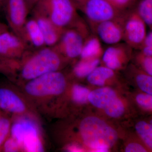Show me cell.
<instances>
[{
	"label": "cell",
	"instance_id": "6da1fadb",
	"mask_svg": "<svg viewBox=\"0 0 152 152\" xmlns=\"http://www.w3.org/2000/svg\"><path fill=\"white\" fill-rule=\"evenodd\" d=\"M64 59L54 47L28 49L20 59L18 67L22 77L30 80L58 71Z\"/></svg>",
	"mask_w": 152,
	"mask_h": 152
},
{
	"label": "cell",
	"instance_id": "7a4b0ae2",
	"mask_svg": "<svg viewBox=\"0 0 152 152\" xmlns=\"http://www.w3.org/2000/svg\"><path fill=\"white\" fill-rule=\"evenodd\" d=\"M80 131L84 143L96 152H108L116 142L118 133L97 117H87L82 121Z\"/></svg>",
	"mask_w": 152,
	"mask_h": 152
},
{
	"label": "cell",
	"instance_id": "3957f363",
	"mask_svg": "<svg viewBox=\"0 0 152 152\" xmlns=\"http://www.w3.org/2000/svg\"><path fill=\"white\" fill-rule=\"evenodd\" d=\"M77 10L71 0H39L32 10L45 16L64 31L74 26L81 18Z\"/></svg>",
	"mask_w": 152,
	"mask_h": 152
},
{
	"label": "cell",
	"instance_id": "277c9868",
	"mask_svg": "<svg viewBox=\"0 0 152 152\" xmlns=\"http://www.w3.org/2000/svg\"><path fill=\"white\" fill-rule=\"evenodd\" d=\"M91 32L87 22L81 18L74 26L64 30L53 47L64 58L75 59L80 57L85 40Z\"/></svg>",
	"mask_w": 152,
	"mask_h": 152
},
{
	"label": "cell",
	"instance_id": "5b68a950",
	"mask_svg": "<svg viewBox=\"0 0 152 152\" xmlns=\"http://www.w3.org/2000/svg\"><path fill=\"white\" fill-rule=\"evenodd\" d=\"M64 75L58 71L48 73L30 80L25 87L28 94L35 97L61 94L65 89Z\"/></svg>",
	"mask_w": 152,
	"mask_h": 152
},
{
	"label": "cell",
	"instance_id": "8992f818",
	"mask_svg": "<svg viewBox=\"0 0 152 152\" xmlns=\"http://www.w3.org/2000/svg\"><path fill=\"white\" fill-rule=\"evenodd\" d=\"M123 41L136 50L141 48L146 37L145 23L134 6L124 12L122 15Z\"/></svg>",
	"mask_w": 152,
	"mask_h": 152
},
{
	"label": "cell",
	"instance_id": "52a82bcc",
	"mask_svg": "<svg viewBox=\"0 0 152 152\" xmlns=\"http://www.w3.org/2000/svg\"><path fill=\"white\" fill-rule=\"evenodd\" d=\"M12 137L20 147L27 152L43 151L36 125L29 120H22L14 123L11 128Z\"/></svg>",
	"mask_w": 152,
	"mask_h": 152
},
{
	"label": "cell",
	"instance_id": "ba28073f",
	"mask_svg": "<svg viewBox=\"0 0 152 152\" xmlns=\"http://www.w3.org/2000/svg\"><path fill=\"white\" fill-rule=\"evenodd\" d=\"M80 10L84 15L85 20L89 26L117 18L125 11L116 8L106 0H86Z\"/></svg>",
	"mask_w": 152,
	"mask_h": 152
},
{
	"label": "cell",
	"instance_id": "9c48e42d",
	"mask_svg": "<svg viewBox=\"0 0 152 152\" xmlns=\"http://www.w3.org/2000/svg\"><path fill=\"white\" fill-rule=\"evenodd\" d=\"M30 13L24 0H7L3 12L9 28L20 38Z\"/></svg>",
	"mask_w": 152,
	"mask_h": 152
},
{
	"label": "cell",
	"instance_id": "30bf717a",
	"mask_svg": "<svg viewBox=\"0 0 152 152\" xmlns=\"http://www.w3.org/2000/svg\"><path fill=\"white\" fill-rule=\"evenodd\" d=\"M123 14L117 18L91 25L89 26L91 31L101 42L108 45L121 42L124 39Z\"/></svg>",
	"mask_w": 152,
	"mask_h": 152
},
{
	"label": "cell",
	"instance_id": "8fae6325",
	"mask_svg": "<svg viewBox=\"0 0 152 152\" xmlns=\"http://www.w3.org/2000/svg\"><path fill=\"white\" fill-rule=\"evenodd\" d=\"M28 49L21 38L9 29L0 34L1 58H20Z\"/></svg>",
	"mask_w": 152,
	"mask_h": 152
},
{
	"label": "cell",
	"instance_id": "7c38bea8",
	"mask_svg": "<svg viewBox=\"0 0 152 152\" xmlns=\"http://www.w3.org/2000/svg\"><path fill=\"white\" fill-rule=\"evenodd\" d=\"M133 50L125 42L108 45L104 49L103 62L105 66L112 70L120 69L132 56Z\"/></svg>",
	"mask_w": 152,
	"mask_h": 152
},
{
	"label": "cell",
	"instance_id": "4fadbf2b",
	"mask_svg": "<svg viewBox=\"0 0 152 152\" xmlns=\"http://www.w3.org/2000/svg\"><path fill=\"white\" fill-rule=\"evenodd\" d=\"M43 36L46 45L53 47L59 41L62 31L59 29L45 16L36 11H31Z\"/></svg>",
	"mask_w": 152,
	"mask_h": 152
},
{
	"label": "cell",
	"instance_id": "5bb4252c",
	"mask_svg": "<svg viewBox=\"0 0 152 152\" xmlns=\"http://www.w3.org/2000/svg\"><path fill=\"white\" fill-rule=\"evenodd\" d=\"M21 38L29 49L36 50L46 46L40 29L32 16L27 20Z\"/></svg>",
	"mask_w": 152,
	"mask_h": 152
},
{
	"label": "cell",
	"instance_id": "9a60e30c",
	"mask_svg": "<svg viewBox=\"0 0 152 152\" xmlns=\"http://www.w3.org/2000/svg\"><path fill=\"white\" fill-rule=\"evenodd\" d=\"M0 109L12 113H21L26 106L16 93L6 88H0Z\"/></svg>",
	"mask_w": 152,
	"mask_h": 152
},
{
	"label": "cell",
	"instance_id": "2e32d148",
	"mask_svg": "<svg viewBox=\"0 0 152 152\" xmlns=\"http://www.w3.org/2000/svg\"><path fill=\"white\" fill-rule=\"evenodd\" d=\"M104 50L102 42L91 32L85 40L80 57L83 60L99 58L100 56H102Z\"/></svg>",
	"mask_w": 152,
	"mask_h": 152
},
{
	"label": "cell",
	"instance_id": "e0dca14e",
	"mask_svg": "<svg viewBox=\"0 0 152 152\" xmlns=\"http://www.w3.org/2000/svg\"><path fill=\"white\" fill-rule=\"evenodd\" d=\"M116 97V94L113 90L109 88H103L90 92L88 99L95 107L104 109Z\"/></svg>",
	"mask_w": 152,
	"mask_h": 152
},
{
	"label": "cell",
	"instance_id": "ac0fdd59",
	"mask_svg": "<svg viewBox=\"0 0 152 152\" xmlns=\"http://www.w3.org/2000/svg\"><path fill=\"white\" fill-rule=\"evenodd\" d=\"M114 70L105 66H97L87 77L88 82L95 86H102L107 80L113 77Z\"/></svg>",
	"mask_w": 152,
	"mask_h": 152
},
{
	"label": "cell",
	"instance_id": "d6986e66",
	"mask_svg": "<svg viewBox=\"0 0 152 152\" xmlns=\"http://www.w3.org/2000/svg\"><path fill=\"white\" fill-rule=\"evenodd\" d=\"M99 63V58L81 59L74 66L73 72L75 75L77 77H87L98 66Z\"/></svg>",
	"mask_w": 152,
	"mask_h": 152
},
{
	"label": "cell",
	"instance_id": "ffe728a7",
	"mask_svg": "<svg viewBox=\"0 0 152 152\" xmlns=\"http://www.w3.org/2000/svg\"><path fill=\"white\" fill-rule=\"evenodd\" d=\"M136 132L146 146L152 151V125L149 121H140L135 126Z\"/></svg>",
	"mask_w": 152,
	"mask_h": 152
},
{
	"label": "cell",
	"instance_id": "44dd1931",
	"mask_svg": "<svg viewBox=\"0 0 152 152\" xmlns=\"http://www.w3.org/2000/svg\"><path fill=\"white\" fill-rule=\"evenodd\" d=\"M134 79L136 85L142 92L152 95V76L139 68H135Z\"/></svg>",
	"mask_w": 152,
	"mask_h": 152
},
{
	"label": "cell",
	"instance_id": "7402d4cb",
	"mask_svg": "<svg viewBox=\"0 0 152 152\" xmlns=\"http://www.w3.org/2000/svg\"><path fill=\"white\" fill-rule=\"evenodd\" d=\"M134 7L147 26L152 30V0H138Z\"/></svg>",
	"mask_w": 152,
	"mask_h": 152
},
{
	"label": "cell",
	"instance_id": "603a6c76",
	"mask_svg": "<svg viewBox=\"0 0 152 152\" xmlns=\"http://www.w3.org/2000/svg\"><path fill=\"white\" fill-rule=\"evenodd\" d=\"M106 114L112 118L121 117L124 112V106L121 101L116 98L114 99L104 108Z\"/></svg>",
	"mask_w": 152,
	"mask_h": 152
},
{
	"label": "cell",
	"instance_id": "cb8c5ba5",
	"mask_svg": "<svg viewBox=\"0 0 152 152\" xmlns=\"http://www.w3.org/2000/svg\"><path fill=\"white\" fill-rule=\"evenodd\" d=\"M137 51L135 57L137 63L140 67V69L152 76V56H146L140 51Z\"/></svg>",
	"mask_w": 152,
	"mask_h": 152
},
{
	"label": "cell",
	"instance_id": "d4e9b609",
	"mask_svg": "<svg viewBox=\"0 0 152 152\" xmlns=\"http://www.w3.org/2000/svg\"><path fill=\"white\" fill-rule=\"evenodd\" d=\"M89 93V91L86 87L79 85H75L72 90L73 99L77 103H86L88 100Z\"/></svg>",
	"mask_w": 152,
	"mask_h": 152
},
{
	"label": "cell",
	"instance_id": "484cf974",
	"mask_svg": "<svg viewBox=\"0 0 152 152\" xmlns=\"http://www.w3.org/2000/svg\"><path fill=\"white\" fill-rule=\"evenodd\" d=\"M135 100L140 107L146 111L152 112V95L139 93L136 95Z\"/></svg>",
	"mask_w": 152,
	"mask_h": 152
},
{
	"label": "cell",
	"instance_id": "4316f807",
	"mask_svg": "<svg viewBox=\"0 0 152 152\" xmlns=\"http://www.w3.org/2000/svg\"><path fill=\"white\" fill-rule=\"evenodd\" d=\"M10 130L11 125L10 120L6 118H0V148L7 140Z\"/></svg>",
	"mask_w": 152,
	"mask_h": 152
},
{
	"label": "cell",
	"instance_id": "83f0119b",
	"mask_svg": "<svg viewBox=\"0 0 152 152\" xmlns=\"http://www.w3.org/2000/svg\"><path fill=\"white\" fill-rule=\"evenodd\" d=\"M114 7L122 11L133 7L137 1L135 0H106Z\"/></svg>",
	"mask_w": 152,
	"mask_h": 152
},
{
	"label": "cell",
	"instance_id": "f1b7e54d",
	"mask_svg": "<svg viewBox=\"0 0 152 152\" xmlns=\"http://www.w3.org/2000/svg\"><path fill=\"white\" fill-rule=\"evenodd\" d=\"M138 50L146 56H152V30L147 34L146 37L141 48Z\"/></svg>",
	"mask_w": 152,
	"mask_h": 152
},
{
	"label": "cell",
	"instance_id": "f546056e",
	"mask_svg": "<svg viewBox=\"0 0 152 152\" xmlns=\"http://www.w3.org/2000/svg\"><path fill=\"white\" fill-rule=\"evenodd\" d=\"M126 152H147L151 151L145 145L141 142H134L127 146L125 149Z\"/></svg>",
	"mask_w": 152,
	"mask_h": 152
},
{
	"label": "cell",
	"instance_id": "4dcf8cb0",
	"mask_svg": "<svg viewBox=\"0 0 152 152\" xmlns=\"http://www.w3.org/2000/svg\"><path fill=\"white\" fill-rule=\"evenodd\" d=\"M3 145L4 151L7 152H18L20 148L18 142L12 137L7 139Z\"/></svg>",
	"mask_w": 152,
	"mask_h": 152
},
{
	"label": "cell",
	"instance_id": "1f68e13d",
	"mask_svg": "<svg viewBox=\"0 0 152 152\" xmlns=\"http://www.w3.org/2000/svg\"><path fill=\"white\" fill-rule=\"evenodd\" d=\"M31 12L39 0H24Z\"/></svg>",
	"mask_w": 152,
	"mask_h": 152
},
{
	"label": "cell",
	"instance_id": "d6a6232c",
	"mask_svg": "<svg viewBox=\"0 0 152 152\" xmlns=\"http://www.w3.org/2000/svg\"><path fill=\"white\" fill-rule=\"evenodd\" d=\"M71 1L75 5L78 10H80L84 4L86 0H71Z\"/></svg>",
	"mask_w": 152,
	"mask_h": 152
},
{
	"label": "cell",
	"instance_id": "836d02e7",
	"mask_svg": "<svg viewBox=\"0 0 152 152\" xmlns=\"http://www.w3.org/2000/svg\"><path fill=\"white\" fill-rule=\"evenodd\" d=\"M68 150L71 152H80L82 151V149L80 147L75 145L69 147L68 148Z\"/></svg>",
	"mask_w": 152,
	"mask_h": 152
},
{
	"label": "cell",
	"instance_id": "e575fe53",
	"mask_svg": "<svg viewBox=\"0 0 152 152\" xmlns=\"http://www.w3.org/2000/svg\"><path fill=\"white\" fill-rule=\"evenodd\" d=\"M9 28L7 25L0 22V34L6 30L9 29Z\"/></svg>",
	"mask_w": 152,
	"mask_h": 152
},
{
	"label": "cell",
	"instance_id": "d590c367",
	"mask_svg": "<svg viewBox=\"0 0 152 152\" xmlns=\"http://www.w3.org/2000/svg\"><path fill=\"white\" fill-rule=\"evenodd\" d=\"M7 0H0V15L3 14L4 7Z\"/></svg>",
	"mask_w": 152,
	"mask_h": 152
},
{
	"label": "cell",
	"instance_id": "8d00e7d4",
	"mask_svg": "<svg viewBox=\"0 0 152 152\" xmlns=\"http://www.w3.org/2000/svg\"><path fill=\"white\" fill-rule=\"evenodd\" d=\"M149 122L150 123V124H151L152 125V118L151 119L149 120Z\"/></svg>",
	"mask_w": 152,
	"mask_h": 152
},
{
	"label": "cell",
	"instance_id": "74e56055",
	"mask_svg": "<svg viewBox=\"0 0 152 152\" xmlns=\"http://www.w3.org/2000/svg\"><path fill=\"white\" fill-rule=\"evenodd\" d=\"M135 1H138V0H135Z\"/></svg>",
	"mask_w": 152,
	"mask_h": 152
}]
</instances>
